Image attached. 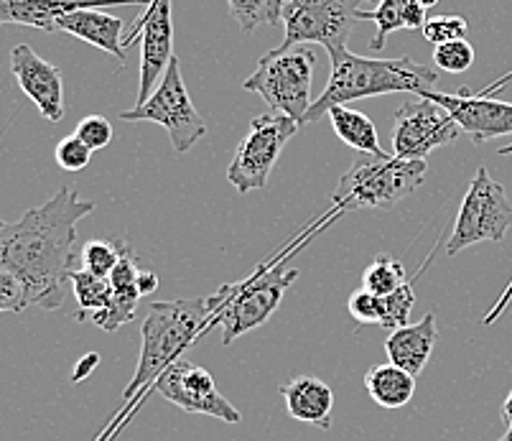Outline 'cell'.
Returning a JSON list of instances; mask_svg holds the SVG:
<instances>
[{"label": "cell", "mask_w": 512, "mask_h": 441, "mask_svg": "<svg viewBox=\"0 0 512 441\" xmlns=\"http://www.w3.org/2000/svg\"><path fill=\"white\" fill-rule=\"evenodd\" d=\"M141 36V74H138V105L153 95L166 67L174 59V21L171 0H151L148 13L133 26V34L123 41L128 49Z\"/></svg>", "instance_id": "cell-13"}, {"label": "cell", "mask_w": 512, "mask_h": 441, "mask_svg": "<svg viewBox=\"0 0 512 441\" xmlns=\"http://www.w3.org/2000/svg\"><path fill=\"white\" fill-rule=\"evenodd\" d=\"M375 0H288L283 8L286 36L276 51L293 46L321 44L329 57L347 51L349 36L355 34L360 13Z\"/></svg>", "instance_id": "cell-6"}, {"label": "cell", "mask_w": 512, "mask_h": 441, "mask_svg": "<svg viewBox=\"0 0 512 441\" xmlns=\"http://www.w3.org/2000/svg\"><path fill=\"white\" fill-rule=\"evenodd\" d=\"M138 276H141V266H138V255L133 253L130 243H125L123 255H120L118 266L110 273V286L113 291H128L138 289ZM141 294V291H138Z\"/></svg>", "instance_id": "cell-34"}, {"label": "cell", "mask_w": 512, "mask_h": 441, "mask_svg": "<svg viewBox=\"0 0 512 441\" xmlns=\"http://www.w3.org/2000/svg\"><path fill=\"white\" fill-rule=\"evenodd\" d=\"M502 419L507 421V429H512V391L505 398V403H502Z\"/></svg>", "instance_id": "cell-38"}, {"label": "cell", "mask_w": 512, "mask_h": 441, "mask_svg": "<svg viewBox=\"0 0 512 441\" xmlns=\"http://www.w3.org/2000/svg\"><path fill=\"white\" fill-rule=\"evenodd\" d=\"M512 227V202L507 199L505 187L490 176V171L479 166L459 207V217L446 243V253L454 258L462 250L479 243H502Z\"/></svg>", "instance_id": "cell-9"}, {"label": "cell", "mask_w": 512, "mask_h": 441, "mask_svg": "<svg viewBox=\"0 0 512 441\" xmlns=\"http://www.w3.org/2000/svg\"><path fill=\"white\" fill-rule=\"evenodd\" d=\"M288 0H227L232 18L240 23L242 34H255L260 26H276L283 21V8Z\"/></svg>", "instance_id": "cell-22"}, {"label": "cell", "mask_w": 512, "mask_h": 441, "mask_svg": "<svg viewBox=\"0 0 512 441\" xmlns=\"http://www.w3.org/2000/svg\"><path fill=\"white\" fill-rule=\"evenodd\" d=\"M299 278L296 268L276 266L250 281L222 286V304L214 314V327H220L222 345H232L237 337L263 327L281 306L283 294Z\"/></svg>", "instance_id": "cell-7"}, {"label": "cell", "mask_w": 512, "mask_h": 441, "mask_svg": "<svg viewBox=\"0 0 512 441\" xmlns=\"http://www.w3.org/2000/svg\"><path fill=\"white\" fill-rule=\"evenodd\" d=\"M97 210L74 187H62L16 222L0 220V268L21 281L26 304L51 311L62 306V283L77 261V225Z\"/></svg>", "instance_id": "cell-1"}, {"label": "cell", "mask_w": 512, "mask_h": 441, "mask_svg": "<svg viewBox=\"0 0 512 441\" xmlns=\"http://www.w3.org/2000/svg\"><path fill=\"white\" fill-rule=\"evenodd\" d=\"M421 97H428L436 105H441L459 123L462 133H467L477 146L512 133V102L492 100V97H472L467 90H462L459 95L426 90L421 92Z\"/></svg>", "instance_id": "cell-14"}, {"label": "cell", "mask_w": 512, "mask_h": 441, "mask_svg": "<svg viewBox=\"0 0 512 441\" xmlns=\"http://www.w3.org/2000/svg\"><path fill=\"white\" fill-rule=\"evenodd\" d=\"M416 3H418V6H423V8H426V11H428V8H434L436 3H439V0H416Z\"/></svg>", "instance_id": "cell-39"}, {"label": "cell", "mask_w": 512, "mask_h": 441, "mask_svg": "<svg viewBox=\"0 0 512 441\" xmlns=\"http://www.w3.org/2000/svg\"><path fill=\"white\" fill-rule=\"evenodd\" d=\"M281 396L291 419L316 426V429H329L332 426L334 393L321 378L301 375V378L288 380L281 388Z\"/></svg>", "instance_id": "cell-18"}, {"label": "cell", "mask_w": 512, "mask_h": 441, "mask_svg": "<svg viewBox=\"0 0 512 441\" xmlns=\"http://www.w3.org/2000/svg\"><path fill=\"white\" fill-rule=\"evenodd\" d=\"M413 304H416V291H413L411 283H403L398 291L383 296V324L380 327L390 329V332L406 327L408 319H411Z\"/></svg>", "instance_id": "cell-28"}, {"label": "cell", "mask_w": 512, "mask_h": 441, "mask_svg": "<svg viewBox=\"0 0 512 441\" xmlns=\"http://www.w3.org/2000/svg\"><path fill=\"white\" fill-rule=\"evenodd\" d=\"M148 3L151 0H0V26L18 23V26H31V29L54 34L59 18L69 16V13L118 6L146 8Z\"/></svg>", "instance_id": "cell-16"}, {"label": "cell", "mask_w": 512, "mask_h": 441, "mask_svg": "<svg viewBox=\"0 0 512 441\" xmlns=\"http://www.w3.org/2000/svg\"><path fill=\"white\" fill-rule=\"evenodd\" d=\"M128 240L123 238H97L90 240V243L82 245V253H79V261H82V271L92 273V276L110 278L113 268L118 266L120 255H123V248Z\"/></svg>", "instance_id": "cell-26"}, {"label": "cell", "mask_w": 512, "mask_h": 441, "mask_svg": "<svg viewBox=\"0 0 512 441\" xmlns=\"http://www.w3.org/2000/svg\"><path fill=\"white\" fill-rule=\"evenodd\" d=\"M222 304V291L197 299L153 301L141 327V355H138L136 373L123 391V401H133L146 385L169 365L184 357V352L214 327V314Z\"/></svg>", "instance_id": "cell-2"}, {"label": "cell", "mask_w": 512, "mask_h": 441, "mask_svg": "<svg viewBox=\"0 0 512 441\" xmlns=\"http://www.w3.org/2000/svg\"><path fill=\"white\" fill-rule=\"evenodd\" d=\"M497 441H512V429H507L505 436H502V439H497Z\"/></svg>", "instance_id": "cell-41"}, {"label": "cell", "mask_w": 512, "mask_h": 441, "mask_svg": "<svg viewBox=\"0 0 512 441\" xmlns=\"http://www.w3.org/2000/svg\"><path fill=\"white\" fill-rule=\"evenodd\" d=\"M11 72L23 95L34 102L49 123L64 120L62 69L41 59L29 44H18L11 51Z\"/></svg>", "instance_id": "cell-15"}, {"label": "cell", "mask_w": 512, "mask_h": 441, "mask_svg": "<svg viewBox=\"0 0 512 441\" xmlns=\"http://www.w3.org/2000/svg\"><path fill=\"white\" fill-rule=\"evenodd\" d=\"M436 82H439V74L431 64L413 62L411 57H357L347 49L332 57V74H329L327 87L314 100L304 123H316L337 105H349L365 97H380L390 92L421 95L431 90Z\"/></svg>", "instance_id": "cell-3"}, {"label": "cell", "mask_w": 512, "mask_h": 441, "mask_svg": "<svg viewBox=\"0 0 512 441\" xmlns=\"http://www.w3.org/2000/svg\"><path fill=\"white\" fill-rule=\"evenodd\" d=\"M54 156H57L59 169L72 171L74 174V171L87 169V164H90L92 159V148L85 146V143L79 141V138L72 133V136H67L64 141H59L57 153H54Z\"/></svg>", "instance_id": "cell-33"}, {"label": "cell", "mask_w": 512, "mask_h": 441, "mask_svg": "<svg viewBox=\"0 0 512 441\" xmlns=\"http://www.w3.org/2000/svg\"><path fill=\"white\" fill-rule=\"evenodd\" d=\"M426 161H408L398 156H357L334 189L339 210H390L411 197L426 181Z\"/></svg>", "instance_id": "cell-4"}, {"label": "cell", "mask_w": 512, "mask_h": 441, "mask_svg": "<svg viewBox=\"0 0 512 441\" xmlns=\"http://www.w3.org/2000/svg\"><path fill=\"white\" fill-rule=\"evenodd\" d=\"M123 29L125 23L120 16H113L107 8H92V11H77L69 16L59 18L57 31L82 39L87 44L97 46L110 57L125 62V46H123Z\"/></svg>", "instance_id": "cell-19"}, {"label": "cell", "mask_w": 512, "mask_h": 441, "mask_svg": "<svg viewBox=\"0 0 512 441\" xmlns=\"http://www.w3.org/2000/svg\"><path fill=\"white\" fill-rule=\"evenodd\" d=\"M156 289H158V276H156V273L146 271V268H141V276H138V291H141V296H151Z\"/></svg>", "instance_id": "cell-36"}, {"label": "cell", "mask_w": 512, "mask_h": 441, "mask_svg": "<svg viewBox=\"0 0 512 441\" xmlns=\"http://www.w3.org/2000/svg\"><path fill=\"white\" fill-rule=\"evenodd\" d=\"M26 294L23 286L13 273L0 268V311H21L26 309Z\"/></svg>", "instance_id": "cell-35"}, {"label": "cell", "mask_w": 512, "mask_h": 441, "mask_svg": "<svg viewBox=\"0 0 512 441\" xmlns=\"http://www.w3.org/2000/svg\"><path fill=\"white\" fill-rule=\"evenodd\" d=\"M459 136V123L428 97L406 100L393 115V151L398 159L426 161L434 148L451 146Z\"/></svg>", "instance_id": "cell-11"}, {"label": "cell", "mask_w": 512, "mask_h": 441, "mask_svg": "<svg viewBox=\"0 0 512 441\" xmlns=\"http://www.w3.org/2000/svg\"><path fill=\"white\" fill-rule=\"evenodd\" d=\"M153 391L186 413H202V416H212L225 424L242 421V413L222 396L212 373L184 357L158 375Z\"/></svg>", "instance_id": "cell-12"}, {"label": "cell", "mask_w": 512, "mask_h": 441, "mask_svg": "<svg viewBox=\"0 0 512 441\" xmlns=\"http://www.w3.org/2000/svg\"><path fill=\"white\" fill-rule=\"evenodd\" d=\"M347 309L352 319L360 324H383V296L370 294L367 289H357L349 296Z\"/></svg>", "instance_id": "cell-32"}, {"label": "cell", "mask_w": 512, "mask_h": 441, "mask_svg": "<svg viewBox=\"0 0 512 441\" xmlns=\"http://www.w3.org/2000/svg\"><path fill=\"white\" fill-rule=\"evenodd\" d=\"M69 283H72V291H74V299H77L79 311H77V319L79 322H85L87 314H95V311L105 309L110 296H113V286H110V278H100V276H92V273L82 271H72L69 276Z\"/></svg>", "instance_id": "cell-23"}, {"label": "cell", "mask_w": 512, "mask_h": 441, "mask_svg": "<svg viewBox=\"0 0 512 441\" xmlns=\"http://www.w3.org/2000/svg\"><path fill=\"white\" fill-rule=\"evenodd\" d=\"M408 3L411 0H380L375 11H362V21H372L377 26L375 39L370 41L372 51H383L385 41L393 31L408 29Z\"/></svg>", "instance_id": "cell-24"}, {"label": "cell", "mask_w": 512, "mask_h": 441, "mask_svg": "<svg viewBox=\"0 0 512 441\" xmlns=\"http://www.w3.org/2000/svg\"><path fill=\"white\" fill-rule=\"evenodd\" d=\"M327 115L332 120V128L339 136V141L347 143L349 148L367 153V156H388L383 146H380V141H377L375 123L365 113L352 110L349 105H337Z\"/></svg>", "instance_id": "cell-21"}, {"label": "cell", "mask_w": 512, "mask_h": 441, "mask_svg": "<svg viewBox=\"0 0 512 441\" xmlns=\"http://www.w3.org/2000/svg\"><path fill=\"white\" fill-rule=\"evenodd\" d=\"M95 365H97V355H87L85 360L79 362V368L74 370V380H82V375L90 373V370L95 368Z\"/></svg>", "instance_id": "cell-37"}, {"label": "cell", "mask_w": 512, "mask_h": 441, "mask_svg": "<svg viewBox=\"0 0 512 441\" xmlns=\"http://www.w3.org/2000/svg\"><path fill=\"white\" fill-rule=\"evenodd\" d=\"M316 54L304 46L288 51H268L258 69L242 82V90L255 92L268 102V108L288 115L299 125H306V113L314 105L311 82H314Z\"/></svg>", "instance_id": "cell-5"}, {"label": "cell", "mask_w": 512, "mask_h": 441, "mask_svg": "<svg viewBox=\"0 0 512 441\" xmlns=\"http://www.w3.org/2000/svg\"><path fill=\"white\" fill-rule=\"evenodd\" d=\"M436 340H439L436 314H426L421 322L393 329L385 340V355H388V362L418 378L434 355Z\"/></svg>", "instance_id": "cell-17"}, {"label": "cell", "mask_w": 512, "mask_h": 441, "mask_svg": "<svg viewBox=\"0 0 512 441\" xmlns=\"http://www.w3.org/2000/svg\"><path fill=\"white\" fill-rule=\"evenodd\" d=\"M143 296L138 294V289H128V291H113L110 301H107L105 309L95 311L90 317V322L95 327H100L102 332H118L123 324L133 322L136 317V309H138V301Z\"/></svg>", "instance_id": "cell-27"}, {"label": "cell", "mask_w": 512, "mask_h": 441, "mask_svg": "<svg viewBox=\"0 0 512 441\" xmlns=\"http://www.w3.org/2000/svg\"><path fill=\"white\" fill-rule=\"evenodd\" d=\"M434 62L436 67L444 69V72L462 74L474 64V46L469 44L467 39H456L449 41V44H441L436 46L434 51Z\"/></svg>", "instance_id": "cell-29"}, {"label": "cell", "mask_w": 512, "mask_h": 441, "mask_svg": "<svg viewBox=\"0 0 512 441\" xmlns=\"http://www.w3.org/2000/svg\"><path fill=\"white\" fill-rule=\"evenodd\" d=\"M74 136L79 141L90 146L92 151H100L107 143L113 141V123L102 115H87L85 120H79L77 128H74Z\"/></svg>", "instance_id": "cell-31"}, {"label": "cell", "mask_w": 512, "mask_h": 441, "mask_svg": "<svg viewBox=\"0 0 512 441\" xmlns=\"http://www.w3.org/2000/svg\"><path fill=\"white\" fill-rule=\"evenodd\" d=\"M299 128L301 125L296 120L276 110L253 118L248 136H242V141L237 143L232 164L227 169V181L240 194L263 189L281 159L283 148Z\"/></svg>", "instance_id": "cell-10"}, {"label": "cell", "mask_w": 512, "mask_h": 441, "mask_svg": "<svg viewBox=\"0 0 512 441\" xmlns=\"http://www.w3.org/2000/svg\"><path fill=\"white\" fill-rule=\"evenodd\" d=\"M500 156H512V143H510V146L500 148Z\"/></svg>", "instance_id": "cell-40"}, {"label": "cell", "mask_w": 512, "mask_h": 441, "mask_svg": "<svg viewBox=\"0 0 512 441\" xmlns=\"http://www.w3.org/2000/svg\"><path fill=\"white\" fill-rule=\"evenodd\" d=\"M406 283V266L390 255H377L362 273V289L375 296H390Z\"/></svg>", "instance_id": "cell-25"}, {"label": "cell", "mask_w": 512, "mask_h": 441, "mask_svg": "<svg viewBox=\"0 0 512 441\" xmlns=\"http://www.w3.org/2000/svg\"><path fill=\"white\" fill-rule=\"evenodd\" d=\"M467 34L469 23L462 16H434L428 18L426 26H423V39L434 46L449 44V41L456 39H467Z\"/></svg>", "instance_id": "cell-30"}, {"label": "cell", "mask_w": 512, "mask_h": 441, "mask_svg": "<svg viewBox=\"0 0 512 441\" xmlns=\"http://www.w3.org/2000/svg\"><path fill=\"white\" fill-rule=\"evenodd\" d=\"M120 118H123L125 123L151 120V123L164 125L176 156L189 153L204 136H207V123H204L202 115L197 113L192 97L186 92L184 80H181V64L176 57L171 59V64L166 67L164 77H161L158 87L153 90V95L148 97L143 105H136L133 110H125Z\"/></svg>", "instance_id": "cell-8"}, {"label": "cell", "mask_w": 512, "mask_h": 441, "mask_svg": "<svg viewBox=\"0 0 512 441\" xmlns=\"http://www.w3.org/2000/svg\"><path fill=\"white\" fill-rule=\"evenodd\" d=\"M365 388L380 408H403L416 396V378L403 368L385 362L365 375Z\"/></svg>", "instance_id": "cell-20"}]
</instances>
